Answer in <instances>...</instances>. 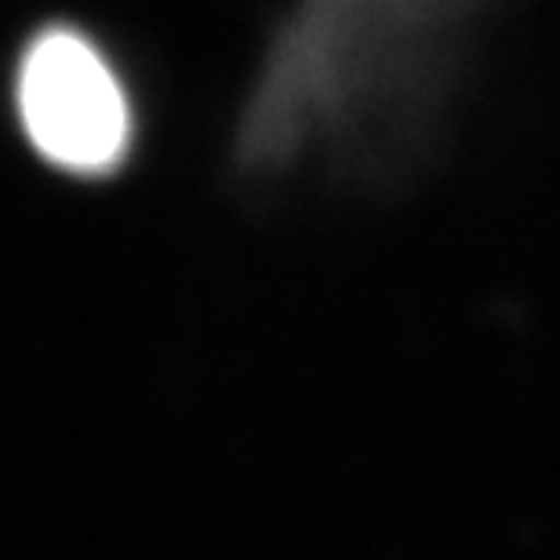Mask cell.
<instances>
[{"label": "cell", "instance_id": "1", "mask_svg": "<svg viewBox=\"0 0 560 560\" xmlns=\"http://www.w3.org/2000/svg\"><path fill=\"white\" fill-rule=\"evenodd\" d=\"M22 131L44 161L70 175H109L128 156V92L92 40L44 30L30 40L15 77Z\"/></svg>", "mask_w": 560, "mask_h": 560}]
</instances>
